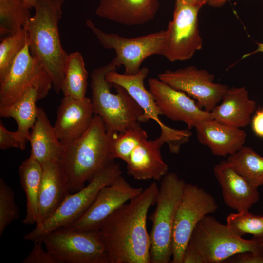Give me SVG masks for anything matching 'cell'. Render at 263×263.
I'll list each match as a JSON object with an SVG mask.
<instances>
[{
	"label": "cell",
	"mask_w": 263,
	"mask_h": 263,
	"mask_svg": "<svg viewBox=\"0 0 263 263\" xmlns=\"http://www.w3.org/2000/svg\"><path fill=\"white\" fill-rule=\"evenodd\" d=\"M164 143L158 137L153 140H145L138 145L126 162L128 175L138 180H161L168 171L160 151Z\"/></svg>",
	"instance_id": "obj_22"
},
{
	"label": "cell",
	"mask_w": 263,
	"mask_h": 263,
	"mask_svg": "<svg viewBox=\"0 0 263 263\" xmlns=\"http://www.w3.org/2000/svg\"><path fill=\"white\" fill-rule=\"evenodd\" d=\"M143 189L131 185L121 175L103 188L86 211L76 221L63 228L73 230H97L104 221Z\"/></svg>",
	"instance_id": "obj_15"
},
{
	"label": "cell",
	"mask_w": 263,
	"mask_h": 263,
	"mask_svg": "<svg viewBox=\"0 0 263 263\" xmlns=\"http://www.w3.org/2000/svg\"><path fill=\"white\" fill-rule=\"evenodd\" d=\"M226 263H263V254L245 251L236 254L224 262Z\"/></svg>",
	"instance_id": "obj_36"
},
{
	"label": "cell",
	"mask_w": 263,
	"mask_h": 263,
	"mask_svg": "<svg viewBox=\"0 0 263 263\" xmlns=\"http://www.w3.org/2000/svg\"><path fill=\"white\" fill-rule=\"evenodd\" d=\"M158 78L186 94L195 101L199 107L208 112L221 102L229 88L225 84L214 82V75L194 66L166 70L159 73Z\"/></svg>",
	"instance_id": "obj_14"
},
{
	"label": "cell",
	"mask_w": 263,
	"mask_h": 263,
	"mask_svg": "<svg viewBox=\"0 0 263 263\" xmlns=\"http://www.w3.org/2000/svg\"><path fill=\"white\" fill-rule=\"evenodd\" d=\"M158 192L157 184L152 182L102 223L98 230L110 263H151L147 219Z\"/></svg>",
	"instance_id": "obj_1"
},
{
	"label": "cell",
	"mask_w": 263,
	"mask_h": 263,
	"mask_svg": "<svg viewBox=\"0 0 263 263\" xmlns=\"http://www.w3.org/2000/svg\"><path fill=\"white\" fill-rule=\"evenodd\" d=\"M43 173L38 202L36 226L48 219L71 193L69 184L60 161L42 165Z\"/></svg>",
	"instance_id": "obj_19"
},
{
	"label": "cell",
	"mask_w": 263,
	"mask_h": 263,
	"mask_svg": "<svg viewBox=\"0 0 263 263\" xmlns=\"http://www.w3.org/2000/svg\"><path fill=\"white\" fill-rule=\"evenodd\" d=\"M38 94L34 88H30L13 104L0 107V116L12 118L17 123L18 133L21 144V150L26 148L30 139V129L36 121L38 107L36 103L39 100Z\"/></svg>",
	"instance_id": "obj_25"
},
{
	"label": "cell",
	"mask_w": 263,
	"mask_h": 263,
	"mask_svg": "<svg viewBox=\"0 0 263 263\" xmlns=\"http://www.w3.org/2000/svg\"><path fill=\"white\" fill-rule=\"evenodd\" d=\"M229 0H210L208 4L213 7H220L225 4Z\"/></svg>",
	"instance_id": "obj_39"
},
{
	"label": "cell",
	"mask_w": 263,
	"mask_h": 263,
	"mask_svg": "<svg viewBox=\"0 0 263 263\" xmlns=\"http://www.w3.org/2000/svg\"><path fill=\"white\" fill-rule=\"evenodd\" d=\"M203 6L176 0L172 20L166 30V42L163 56L169 61L188 60L202 48L198 15Z\"/></svg>",
	"instance_id": "obj_13"
},
{
	"label": "cell",
	"mask_w": 263,
	"mask_h": 263,
	"mask_svg": "<svg viewBox=\"0 0 263 263\" xmlns=\"http://www.w3.org/2000/svg\"><path fill=\"white\" fill-rule=\"evenodd\" d=\"M117 68L112 61L95 68L91 75V100L94 114L101 118L111 135L140 125L144 113L125 88L107 80L106 74Z\"/></svg>",
	"instance_id": "obj_4"
},
{
	"label": "cell",
	"mask_w": 263,
	"mask_h": 263,
	"mask_svg": "<svg viewBox=\"0 0 263 263\" xmlns=\"http://www.w3.org/2000/svg\"><path fill=\"white\" fill-rule=\"evenodd\" d=\"M20 0H0V34L10 35L23 28L31 17Z\"/></svg>",
	"instance_id": "obj_29"
},
{
	"label": "cell",
	"mask_w": 263,
	"mask_h": 263,
	"mask_svg": "<svg viewBox=\"0 0 263 263\" xmlns=\"http://www.w3.org/2000/svg\"><path fill=\"white\" fill-rule=\"evenodd\" d=\"M149 91L161 114L175 121H182L190 130L202 121L212 119L210 112L201 109L195 100L158 78L148 79Z\"/></svg>",
	"instance_id": "obj_16"
},
{
	"label": "cell",
	"mask_w": 263,
	"mask_h": 263,
	"mask_svg": "<svg viewBox=\"0 0 263 263\" xmlns=\"http://www.w3.org/2000/svg\"><path fill=\"white\" fill-rule=\"evenodd\" d=\"M28 8H34L38 0H20Z\"/></svg>",
	"instance_id": "obj_41"
},
{
	"label": "cell",
	"mask_w": 263,
	"mask_h": 263,
	"mask_svg": "<svg viewBox=\"0 0 263 263\" xmlns=\"http://www.w3.org/2000/svg\"><path fill=\"white\" fill-rule=\"evenodd\" d=\"M19 213L12 188L0 179V237L13 221L19 219Z\"/></svg>",
	"instance_id": "obj_33"
},
{
	"label": "cell",
	"mask_w": 263,
	"mask_h": 263,
	"mask_svg": "<svg viewBox=\"0 0 263 263\" xmlns=\"http://www.w3.org/2000/svg\"><path fill=\"white\" fill-rule=\"evenodd\" d=\"M65 0H38L35 14L25 27L29 50L50 75L53 88L61 91L63 71L68 54L62 46L58 23Z\"/></svg>",
	"instance_id": "obj_2"
},
{
	"label": "cell",
	"mask_w": 263,
	"mask_h": 263,
	"mask_svg": "<svg viewBox=\"0 0 263 263\" xmlns=\"http://www.w3.org/2000/svg\"><path fill=\"white\" fill-rule=\"evenodd\" d=\"M85 23L103 47L114 50L116 56L112 61L117 67H124V74L137 73L141 64L147 58L154 55L164 54L166 42V30L135 38H127L104 32L90 19H87Z\"/></svg>",
	"instance_id": "obj_8"
},
{
	"label": "cell",
	"mask_w": 263,
	"mask_h": 263,
	"mask_svg": "<svg viewBox=\"0 0 263 263\" xmlns=\"http://www.w3.org/2000/svg\"><path fill=\"white\" fill-rule=\"evenodd\" d=\"M206 263H224L243 252L263 254V237L245 239L235 234L215 217L206 215L197 224L189 240Z\"/></svg>",
	"instance_id": "obj_7"
},
{
	"label": "cell",
	"mask_w": 263,
	"mask_h": 263,
	"mask_svg": "<svg viewBox=\"0 0 263 263\" xmlns=\"http://www.w3.org/2000/svg\"><path fill=\"white\" fill-rule=\"evenodd\" d=\"M122 175L120 164L114 161L97 172L80 190L70 193L45 221L26 234L25 240L42 241L52 231L65 228L78 219L92 205L100 190Z\"/></svg>",
	"instance_id": "obj_6"
},
{
	"label": "cell",
	"mask_w": 263,
	"mask_h": 263,
	"mask_svg": "<svg viewBox=\"0 0 263 263\" xmlns=\"http://www.w3.org/2000/svg\"><path fill=\"white\" fill-rule=\"evenodd\" d=\"M218 209L213 196L196 185L186 183L176 210L172 234L173 263H182L185 250L198 223Z\"/></svg>",
	"instance_id": "obj_10"
},
{
	"label": "cell",
	"mask_w": 263,
	"mask_h": 263,
	"mask_svg": "<svg viewBox=\"0 0 263 263\" xmlns=\"http://www.w3.org/2000/svg\"><path fill=\"white\" fill-rule=\"evenodd\" d=\"M257 44H258V48H257V49L251 53H247L244 55L243 57V58H245L247 56H249L251 55H252L256 53H258V52L263 53V43H257Z\"/></svg>",
	"instance_id": "obj_42"
},
{
	"label": "cell",
	"mask_w": 263,
	"mask_h": 263,
	"mask_svg": "<svg viewBox=\"0 0 263 263\" xmlns=\"http://www.w3.org/2000/svg\"><path fill=\"white\" fill-rule=\"evenodd\" d=\"M251 122L252 131L255 134L263 138V108L255 111Z\"/></svg>",
	"instance_id": "obj_38"
},
{
	"label": "cell",
	"mask_w": 263,
	"mask_h": 263,
	"mask_svg": "<svg viewBox=\"0 0 263 263\" xmlns=\"http://www.w3.org/2000/svg\"><path fill=\"white\" fill-rule=\"evenodd\" d=\"M182 263H206L201 254L190 241L185 250Z\"/></svg>",
	"instance_id": "obj_37"
},
{
	"label": "cell",
	"mask_w": 263,
	"mask_h": 263,
	"mask_svg": "<svg viewBox=\"0 0 263 263\" xmlns=\"http://www.w3.org/2000/svg\"><path fill=\"white\" fill-rule=\"evenodd\" d=\"M227 160L251 184L257 187L263 185V157L251 147L243 146Z\"/></svg>",
	"instance_id": "obj_28"
},
{
	"label": "cell",
	"mask_w": 263,
	"mask_h": 263,
	"mask_svg": "<svg viewBox=\"0 0 263 263\" xmlns=\"http://www.w3.org/2000/svg\"><path fill=\"white\" fill-rule=\"evenodd\" d=\"M213 172L221 186L225 204L232 209L248 211L258 201V187L237 172L227 160L217 164Z\"/></svg>",
	"instance_id": "obj_18"
},
{
	"label": "cell",
	"mask_w": 263,
	"mask_h": 263,
	"mask_svg": "<svg viewBox=\"0 0 263 263\" xmlns=\"http://www.w3.org/2000/svg\"><path fill=\"white\" fill-rule=\"evenodd\" d=\"M29 141L31 147L30 155L41 165L49 161H60L64 145L41 107H38Z\"/></svg>",
	"instance_id": "obj_24"
},
{
	"label": "cell",
	"mask_w": 263,
	"mask_h": 263,
	"mask_svg": "<svg viewBox=\"0 0 263 263\" xmlns=\"http://www.w3.org/2000/svg\"><path fill=\"white\" fill-rule=\"evenodd\" d=\"M186 3H191V4H202L204 5L208 2L210 0H178Z\"/></svg>",
	"instance_id": "obj_40"
},
{
	"label": "cell",
	"mask_w": 263,
	"mask_h": 263,
	"mask_svg": "<svg viewBox=\"0 0 263 263\" xmlns=\"http://www.w3.org/2000/svg\"><path fill=\"white\" fill-rule=\"evenodd\" d=\"M21 144L18 133L10 132L0 121V149L4 150L12 148L21 149Z\"/></svg>",
	"instance_id": "obj_35"
},
{
	"label": "cell",
	"mask_w": 263,
	"mask_h": 263,
	"mask_svg": "<svg viewBox=\"0 0 263 263\" xmlns=\"http://www.w3.org/2000/svg\"><path fill=\"white\" fill-rule=\"evenodd\" d=\"M88 73L81 54H68L65 63L61 92L64 96L83 98L87 87Z\"/></svg>",
	"instance_id": "obj_27"
},
{
	"label": "cell",
	"mask_w": 263,
	"mask_h": 263,
	"mask_svg": "<svg viewBox=\"0 0 263 263\" xmlns=\"http://www.w3.org/2000/svg\"><path fill=\"white\" fill-rule=\"evenodd\" d=\"M226 225L240 237L248 234L263 237V215H255L249 211L231 213L226 218Z\"/></svg>",
	"instance_id": "obj_32"
},
{
	"label": "cell",
	"mask_w": 263,
	"mask_h": 263,
	"mask_svg": "<svg viewBox=\"0 0 263 263\" xmlns=\"http://www.w3.org/2000/svg\"><path fill=\"white\" fill-rule=\"evenodd\" d=\"M111 149L113 158L125 162L131 153L140 143L148 139V135L140 125L119 133L111 135Z\"/></svg>",
	"instance_id": "obj_30"
},
{
	"label": "cell",
	"mask_w": 263,
	"mask_h": 263,
	"mask_svg": "<svg viewBox=\"0 0 263 263\" xmlns=\"http://www.w3.org/2000/svg\"><path fill=\"white\" fill-rule=\"evenodd\" d=\"M27 41L24 28L18 32L7 35L0 43V83L8 74L15 60L25 46Z\"/></svg>",
	"instance_id": "obj_31"
},
{
	"label": "cell",
	"mask_w": 263,
	"mask_h": 263,
	"mask_svg": "<svg viewBox=\"0 0 263 263\" xmlns=\"http://www.w3.org/2000/svg\"><path fill=\"white\" fill-rule=\"evenodd\" d=\"M175 172L161 180L154 211L150 216L151 263H168L172 257V234L177 209L186 184Z\"/></svg>",
	"instance_id": "obj_5"
},
{
	"label": "cell",
	"mask_w": 263,
	"mask_h": 263,
	"mask_svg": "<svg viewBox=\"0 0 263 263\" xmlns=\"http://www.w3.org/2000/svg\"><path fill=\"white\" fill-rule=\"evenodd\" d=\"M42 241L34 242L33 247L22 261V263H57L52 255L42 247Z\"/></svg>",
	"instance_id": "obj_34"
},
{
	"label": "cell",
	"mask_w": 263,
	"mask_h": 263,
	"mask_svg": "<svg viewBox=\"0 0 263 263\" xmlns=\"http://www.w3.org/2000/svg\"><path fill=\"white\" fill-rule=\"evenodd\" d=\"M20 182L26 194V215L22 221L25 225L37 223L38 197L42 177V165L32 156L24 160L19 169Z\"/></svg>",
	"instance_id": "obj_26"
},
{
	"label": "cell",
	"mask_w": 263,
	"mask_h": 263,
	"mask_svg": "<svg viewBox=\"0 0 263 263\" xmlns=\"http://www.w3.org/2000/svg\"><path fill=\"white\" fill-rule=\"evenodd\" d=\"M159 7V0H100L95 12L112 21L135 26L152 20Z\"/></svg>",
	"instance_id": "obj_21"
},
{
	"label": "cell",
	"mask_w": 263,
	"mask_h": 263,
	"mask_svg": "<svg viewBox=\"0 0 263 263\" xmlns=\"http://www.w3.org/2000/svg\"><path fill=\"white\" fill-rule=\"evenodd\" d=\"M198 141L207 146L215 156L225 157L235 153L246 141L247 134L241 128L214 119L204 120L195 127Z\"/></svg>",
	"instance_id": "obj_20"
},
{
	"label": "cell",
	"mask_w": 263,
	"mask_h": 263,
	"mask_svg": "<svg viewBox=\"0 0 263 263\" xmlns=\"http://www.w3.org/2000/svg\"><path fill=\"white\" fill-rule=\"evenodd\" d=\"M94 115L90 98L64 96L58 108L54 126L63 145L81 137L90 126Z\"/></svg>",
	"instance_id": "obj_17"
},
{
	"label": "cell",
	"mask_w": 263,
	"mask_h": 263,
	"mask_svg": "<svg viewBox=\"0 0 263 263\" xmlns=\"http://www.w3.org/2000/svg\"><path fill=\"white\" fill-rule=\"evenodd\" d=\"M149 70L147 67L141 68L134 75H126L112 71L106 74L107 81L123 87L134 98L144 112L142 123L150 119L155 121L160 126L161 134L159 137L168 144L170 152L177 154L181 145L188 141L192 133L189 130H177L165 125L160 120L162 115L154 98L144 85V80Z\"/></svg>",
	"instance_id": "obj_11"
},
{
	"label": "cell",
	"mask_w": 263,
	"mask_h": 263,
	"mask_svg": "<svg viewBox=\"0 0 263 263\" xmlns=\"http://www.w3.org/2000/svg\"><path fill=\"white\" fill-rule=\"evenodd\" d=\"M42 242L57 263H110L98 230L61 228L46 235Z\"/></svg>",
	"instance_id": "obj_9"
},
{
	"label": "cell",
	"mask_w": 263,
	"mask_h": 263,
	"mask_svg": "<svg viewBox=\"0 0 263 263\" xmlns=\"http://www.w3.org/2000/svg\"><path fill=\"white\" fill-rule=\"evenodd\" d=\"M221 102L210 112L212 119L239 128L251 122L256 103L249 98L245 87L228 88Z\"/></svg>",
	"instance_id": "obj_23"
},
{
	"label": "cell",
	"mask_w": 263,
	"mask_h": 263,
	"mask_svg": "<svg viewBox=\"0 0 263 263\" xmlns=\"http://www.w3.org/2000/svg\"><path fill=\"white\" fill-rule=\"evenodd\" d=\"M114 161L111 135L101 118L96 114L81 137L64 145L60 160L72 193L80 190L86 182Z\"/></svg>",
	"instance_id": "obj_3"
},
{
	"label": "cell",
	"mask_w": 263,
	"mask_h": 263,
	"mask_svg": "<svg viewBox=\"0 0 263 263\" xmlns=\"http://www.w3.org/2000/svg\"><path fill=\"white\" fill-rule=\"evenodd\" d=\"M52 87L50 75L32 56L27 40L7 76L0 83V107L13 104L30 88L36 89L41 99L48 95Z\"/></svg>",
	"instance_id": "obj_12"
}]
</instances>
